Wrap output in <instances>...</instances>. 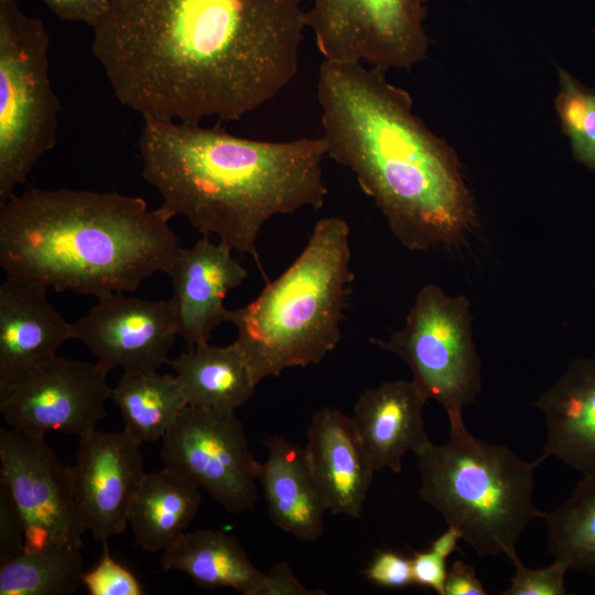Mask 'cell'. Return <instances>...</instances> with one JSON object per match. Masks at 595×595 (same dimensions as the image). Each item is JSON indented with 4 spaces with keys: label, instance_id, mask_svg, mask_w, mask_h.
Segmentation results:
<instances>
[{
    "label": "cell",
    "instance_id": "6",
    "mask_svg": "<svg viewBox=\"0 0 595 595\" xmlns=\"http://www.w3.org/2000/svg\"><path fill=\"white\" fill-rule=\"evenodd\" d=\"M450 437L415 455L421 499L456 529L478 556L516 550L528 524L547 512L532 501L534 468L504 445L469 433L462 414L447 415Z\"/></svg>",
    "mask_w": 595,
    "mask_h": 595
},
{
    "label": "cell",
    "instance_id": "19",
    "mask_svg": "<svg viewBox=\"0 0 595 595\" xmlns=\"http://www.w3.org/2000/svg\"><path fill=\"white\" fill-rule=\"evenodd\" d=\"M536 407L548 430L537 462L554 456L583 475L595 474V358L571 360Z\"/></svg>",
    "mask_w": 595,
    "mask_h": 595
},
{
    "label": "cell",
    "instance_id": "22",
    "mask_svg": "<svg viewBox=\"0 0 595 595\" xmlns=\"http://www.w3.org/2000/svg\"><path fill=\"white\" fill-rule=\"evenodd\" d=\"M169 364L191 407L235 412L252 397L258 386L235 340L227 346L208 342L190 346Z\"/></svg>",
    "mask_w": 595,
    "mask_h": 595
},
{
    "label": "cell",
    "instance_id": "13",
    "mask_svg": "<svg viewBox=\"0 0 595 595\" xmlns=\"http://www.w3.org/2000/svg\"><path fill=\"white\" fill-rule=\"evenodd\" d=\"M74 338L80 340L109 372L158 371L169 363L178 336L171 299L151 301L113 293L101 299L73 323Z\"/></svg>",
    "mask_w": 595,
    "mask_h": 595
},
{
    "label": "cell",
    "instance_id": "1",
    "mask_svg": "<svg viewBox=\"0 0 595 595\" xmlns=\"http://www.w3.org/2000/svg\"><path fill=\"white\" fill-rule=\"evenodd\" d=\"M302 0H110L91 52L143 118L236 121L296 76Z\"/></svg>",
    "mask_w": 595,
    "mask_h": 595
},
{
    "label": "cell",
    "instance_id": "4",
    "mask_svg": "<svg viewBox=\"0 0 595 595\" xmlns=\"http://www.w3.org/2000/svg\"><path fill=\"white\" fill-rule=\"evenodd\" d=\"M172 218L137 196L31 188L0 204V266L57 292H134L169 273L180 248Z\"/></svg>",
    "mask_w": 595,
    "mask_h": 595
},
{
    "label": "cell",
    "instance_id": "25",
    "mask_svg": "<svg viewBox=\"0 0 595 595\" xmlns=\"http://www.w3.org/2000/svg\"><path fill=\"white\" fill-rule=\"evenodd\" d=\"M80 549L23 550L0 563V595H71L83 585Z\"/></svg>",
    "mask_w": 595,
    "mask_h": 595
},
{
    "label": "cell",
    "instance_id": "3",
    "mask_svg": "<svg viewBox=\"0 0 595 595\" xmlns=\"http://www.w3.org/2000/svg\"><path fill=\"white\" fill-rule=\"evenodd\" d=\"M142 176L161 206L202 235L250 255L261 273L257 239L277 215L324 205L322 137L248 139L201 122L143 118L138 141Z\"/></svg>",
    "mask_w": 595,
    "mask_h": 595
},
{
    "label": "cell",
    "instance_id": "5",
    "mask_svg": "<svg viewBox=\"0 0 595 595\" xmlns=\"http://www.w3.org/2000/svg\"><path fill=\"white\" fill-rule=\"evenodd\" d=\"M349 234L344 218L320 219L290 267L250 303L229 310L257 383L318 364L339 343L354 281Z\"/></svg>",
    "mask_w": 595,
    "mask_h": 595
},
{
    "label": "cell",
    "instance_id": "9",
    "mask_svg": "<svg viewBox=\"0 0 595 595\" xmlns=\"http://www.w3.org/2000/svg\"><path fill=\"white\" fill-rule=\"evenodd\" d=\"M305 18L327 61L388 71L426 57L425 0H310Z\"/></svg>",
    "mask_w": 595,
    "mask_h": 595
},
{
    "label": "cell",
    "instance_id": "34",
    "mask_svg": "<svg viewBox=\"0 0 595 595\" xmlns=\"http://www.w3.org/2000/svg\"><path fill=\"white\" fill-rule=\"evenodd\" d=\"M322 589H313L303 585L286 562L277 563L267 573L262 595H324Z\"/></svg>",
    "mask_w": 595,
    "mask_h": 595
},
{
    "label": "cell",
    "instance_id": "2",
    "mask_svg": "<svg viewBox=\"0 0 595 595\" xmlns=\"http://www.w3.org/2000/svg\"><path fill=\"white\" fill-rule=\"evenodd\" d=\"M316 96L326 156L347 167L410 250L455 242L474 221L457 158L386 71L323 60Z\"/></svg>",
    "mask_w": 595,
    "mask_h": 595
},
{
    "label": "cell",
    "instance_id": "12",
    "mask_svg": "<svg viewBox=\"0 0 595 595\" xmlns=\"http://www.w3.org/2000/svg\"><path fill=\"white\" fill-rule=\"evenodd\" d=\"M0 463V483L24 523V550L82 548L85 531L77 517L69 466L61 463L45 437L1 429Z\"/></svg>",
    "mask_w": 595,
    "mask_h": 595
},
{
    "label": "cell",
    "instance_id": "14",
    "mask_svg": "<svg viewBox=\"0 0 595 595\" xmlns=\"http://www.w3.org/2000/svg\"><path fill=\"white\" fill-rule=\"evenodd\" d=\"M141 444L122 432L90 431L79 437L69 466L79 523L96 541L125 531L128 510L144 476Z\"/></svg>",
    "mask_w": 595,
    "mask_h": 595
},
{
    "label": "cell",
    "instance_id": "7",
    "mask_svg": "<svg viewBox=\"0 0 595 595\" xmlns=\"http://www.w3.org/2000/svg\"><path fill=\"white\" fill-rule=\"evenodd\" d=\"M43 20L0 0V204L57 142L61 104L50 77Z\"/></svg>",
    "mask_w": 595,
    "mask_h": 595
},
{
    "label": "cell",
    "instance_id": "35",
    "mask_svg": "<svg viewBox=\"0 0 595 595\" xmlns=\"http://www.w3.org/2000/svg\"><path fill=\"white\" fill-rule=\"evenodd\" d=\"M476 571L469 564L456 560L447 570L444 595H486Z\"/></svg>",
    "mask_w": 595,
    "mask_h": 595
},
{
    "label": "cell",
    "instance_id": "29",
    "mask_svg": "<svg viewBox=\"0 0 595 595\" xmlns=\"http://www.w3.org/2000/svg\"><path fill=\"white\" fill-rule=\"evenodd\" d=\"M102 555L98 563L84 572L83 586L90 595H143L145 592L137 576L112 558L107 541H102Z\"/></svg>",
    "mask_w": 595,
    "mask_h": 595
},
{
    "label": "cell",
    "instance_id": "20",
    "mask_svg": "<svg viewBox=\"0 0 595 595\" xmlns=\"http://www.w3.org/2000/svg\"><path fill=\"white\" fill-rule=\"evenodd\" d=\"M267 459L261 463L262 485L271 521L300 541H314L324 533L327 510L311 474L304 447L283 437L264 441Z\"/></svg>",
    "mask_w": 595,
    "mask_h": 595
},
{
    "label": "cell",
    "instance_id": "15",
    "mask_svg": "<svg viewBox=\"0 0 595 595\" xmlns=\"http://www.w3.org/2000/svg\"><path fill=\"white\" fill-rule=\"evenodd\" d=\"M47 289L15 277L0 285V391L56 357L74 338L73 323L48 301Z\"/></svg>",
    "mask_w": 595,
    "mask_h": 595
},
{
    "label": "cell",
    "instance_id": "18",
    "mask_svg": "<svg viewBox=\"0 0 595 595\" xmlns=\"http://www.w3.org/2000/svg\"><path fill=\"white\" fill-rule=\"evenodd\" d=\"M426 402L412 380L401 379L359 396L351 420L376 472L400 473L404 455L416 454L430 442L423 421Z\"/></svg>",
    "mask_w": 595,
    "mask_h": 595
},
{
    "label": "cell",
    "instance_id": "31",
    "mask_svg": "<svg viewBox=\"0 0 595 595\" xmlns=\"http://www.w3.org/2000/svg\"><path fill=\"white\" fill-rule=\"evenodd\" d=\"M25 528L8 488L0 483V563L24 550Z\"/></svg>",
    "mask_w": 595,
    "mask_h": 595
},
{
    "label": "cell",
    "instance_id": "27",
    "mask_svg": "<svg viewBox=\"0 0 595 595\" xmlns=\"http://www.w3.org/2000/svg\"><path fill=\"white\" fill-rule=\"evenodd\" d=\"M559 93L555 109L562 131L569 138L574 158L595 170V89L581 84L558 68Z\"/></svg>",
    "mask_w": 595,
    "mask_h": 595
},
{
    "label": "cell",
    "instance_id": "17",
    "mask_svg": "<svg viewBox=\"0 0 595 595\" xmlns=\"http://www.w3.org/2000/svg\"><path fill=\"white\" fill-rule=\"evenodd\" d=\"M304 452L327 510L359 518L376 470L351 416L332 408L315 412Z\"/></svg>",
    "mask_w": 595,
    "mask_h": 595
},
{
    "label": "cell",
    "instance_id": "28",
    "mask_svg": "<svg viewBox=\"0 0 595 595\" xmlns=\"http://www.w3.org/2000/svg\"><path fill=\"white\" fill-rule=\"evenodd\" d=\"M515 567L509 587L502 595H565V574L567 566L554 560L552 564L541 569H529L520 560L516 550L506 553Z\"/></svg>",
    "mask_w": 595,
    "mask_h": 595
},
{
    "label": "cell",
    "instance_id": "32",
    "mask_svg": "<svg viewBox=\"0 0 595 595\" xmlns=\"http://www.w3.org/2000/svg\"><path fill=\"white\" fill-rule=\"evenodd\" d=\"M56 18L65 22L95 28L108 10L110 0H40Z\"/></svg>",
    "mask_w": 595,
    "mask_h": 595
},
{
    "label": "cell",
    "instance_id": "11",
    "mask_svg": "<svg viewBox=\"0 0 595 595\" xmlns=\"http://www.w3.org/2000/svg\"><path fill=\"white\" fill-rule=\"evenodd\" d=\"M107 375L97 363L56 356L0 391L8 425L34 437L61 432L80 437L96 430L111 400Z\"/></svg>",
    "mask_w": 595,
    "mask_h": 595
},
{
    "label": "cell",
    "instance_id": "10",
    "mask_svg": "<svg viewBox=\"0 0 595 595\" xmlns=\"http://www.w3.org/2000/svg\"><path fill=\"white\" fill-rule=\"evenodd\" d=\"M161 459L228 512H245L257 504L261 463L235 412L187 405L162 439Z\"/></svg>",
    "mask_w": 595,
    "mask_h": 595
},
{
    "label": "cell",
    "instance_id": "23",
    "mask_svg": "<svg viewBox=\"0 0 595 595\" xmlns=\"http://www.w3.org/2000/svg\"><path fill=\"white\" fill-rule=\"evenodd\" d=\"M199 488L181 473L164 466L145 473L128 510L136 544L148 552H164L195 518Z\"/></svg>",
    "mask_w": 595,
    "mask_h": 595
},
{
    "label": "cell",
    "instance_id": "30",
    "mask_svg": "<svg viewBox=\"0 0 595 595\" xmlns=\"http://www.w3.org/2000/svg\"><path fill=\"white\" fill-rule=\"evenodd\" d=\"M364 573L368 581L382 587L413 584L411 559L391 550L378 551Z\"/></svg>",
    "mask_w": 595,
    "mask_h": 595
},
{
    "label": "cell",
    "instance_id": "26",
    "mask_svg": "<svg viewBox=\"0 0 595 595\" xmlns=\"http://www.w3.org/2000/svg\"><path fill=\"white\" fill-rule=\"evenodd\" d=\"M544 520L548 552L554 560L569 570L595 576V474L583 475Z\"/></svg>",
    "mask_w": 595,
    "mask_h": 595
},
{
    "label": "cell",
    "instance_id": "33",
    "mask_svg": "<svg viewBox=\"0 0 595 595\" xmlns=\"http://www.w3.org/2000/svg\"><path fill=\"white\" fill-rule=\"evenodd\" d=\"M444 558L430 549L414 552L411 558L413 584L428 587L444 595V584L447 574Z\"/></svg>",
    "mask_w": 595,
    "mask_h": 595
},
{
    "label": "cell",
    "instance_id": "16",
    "mask_svg": "<svg viewBox=\"0 0 595 595\" xmlns=\"http://www.w3.org/2000/svg\"><path fill=\"white\" fill-rule=\"evenodd\" d=\"M232 249L203 235L192 247L178 248L169 270L178 334L190 346L207 343L228 322L225 299L248 277Z\"/></svg>",
    "mask_w": 595,
    "mask_h": 595
},
{
    "label": "cell",
    "instance_id": "24",
    "mask_svg": "<svg viewBox=\"0 0 595 595\" xmlns=\"http://www.w3.org/2000/svg\"><path fill=\"white\" fill-rule=\"evenodd\" d=\"M111 400L125 431L140 443L162 440L187 407L175 376L158 371H123L111 389Z\"/></svg>",
    "mask_w": 595,
    "mask_h": 595
},
{
    "label": "cell",
    "instance_id": "8",
    "mask_svg": "<svg viewBox=\"0 0 595 595\" xmlns=\"http://www.w3.org/2000/svg\"><path fill=\"white\" fill-rule=\"evenodd\" d=\"M371 343L397 355L424 398L439 402L447 415L463 414L482 390V363L469 302L463 295L451 296L433 283L425 284L404 326L387 340L371 338Z\"/></svg>",
    "mask_w": 595,
    "mask_h": 595
},
{
    "label": "cell",
    "instance_id": "21",
    "mask_svg": "<svg viewBox=\"0 0 595 595\" xmlns=\"http://www.w3.org/2000/svg\"><path fill=\"white\" fill-rule=\"evenodd\" d=\"M165 571L190 576L204 588H231L244 595H262L267 573L261 572L231 534L210 529L183 533L162 552Z\"/></svg>",
    "mask_w": 595,
    "mask_h": 595
},
{
    "label": "cell",
    "instance_id": "36",
    "mask_svg": "<svg viewBox=\"0 0 595 595\" xmlns=\"http://www.w3.org/2000/svg\"><path fill=\"white\" fill-rule=\"evenodd\" d=\"M459 539H462L461 533L456 529L448 527L446 531L431 542L430 550L446 559L457 549Z\"/></svg>",
    "mask_w": 595,
    "mask_h": 595
}]
</instances>
